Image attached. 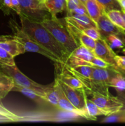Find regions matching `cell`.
<instances>
[{"label":"cell","instance_id":"45","mask_svg":"<svg viewBox=\"0 0 125 126\" xmlns=\"http://www.w3.org/2000/svg\"></svg>","mask_w":125,"mask_h":126},{"label":"cell","instance_id":"36","mask_svg":"<svg viewBox=\"0 0 125 126\" xmlns=\"http://www.w3.org/2000/svg\"><path fill=\"white\" fill-rule=\"evenodd\" d=\"M2 6L4 7H6L7 9H12V2L11 0H2Z\"/></svg>","mask_w":125,"mask_h":126},{"label":"cell","instance_id":"37","mask_svg":"<svg viewBox=\"0 0 125 126\" xmlns=\"http://www.w3.org/2000/svg\"><path fill=\"white\" fill-rule=\"evenodd\" d=\"M0 123H11V121L7 118L0 116Z\"/></svg>","mask_w":125,"mask_h":126},{"label":"cell","instance_id":"12","mask_svg":"<svg viewBox=\"0 0 125 126\" xmlns=\"http://www.w3.org/2000/svg\"><path fill=\"white\" fill-rule=\"evenodd\" d=\"M64 19L81 31L85 28H98L97 23L94 22L88 15L75 14L69 17L67 16Z\"/></svg>","mask_w":125,"mask_h":126},{"label":"cell","instance_id":"16","mask_svg":"<svg viewBox=\"0 0 125 126\" xmlns=\"http://www.w3.org/2000/svg\"><path fill=\"white\" fill-rule=\"evenodd\" d=\"M56 108L60 111H63L75 113V114L79 115L81 118H85V115L83 112L80 110L77 109L75 107H74L70 102V101L66 98V95H64L62 89L61 91L60 100H59V102L58 103L57 107H56Z\"/></svg>","mask_w":125,"mask_h":126},{"label":"cell","instance_id":"28","mask_svg":"<svg viewBox=\"0 0 125 126\" xmlns=\"http://www.w3.org/2000/svg\"><path fill=\"white\" fill-rule=\"evenodd\" d=\"M112 48L116 49H123L125 47V44L122 39L115 34H110L105 38Z\"/></svg>","mask_w":125,"mask_h":126},{"label":"cell","instance_id":"17","mask_svg":"<svg viewBox=\"0 0 125 126\" xmlns=\"http://www.w3.org/2000/svg\"><path fill=\"white\" fill-rule=\"evenodd\" d=\"M56 78L71 87L75 89H85L82 82L75 76L68 72L66 69L63 71H61V73L57 74Z\"/></svg>","mask_w":125,"mask_h":126},{"label":"cell","instance_id":"19","mask_svg":"<svg viewBox=\"0 0 125 126\" xmlns=\"http://www.w3.org/2000/svg\"><path fill=\"white\" fill-rule=\"evenodd\" d=\"M85 115L86 119L88 120L95 121L97 119L96 117L98 116H107V114L88 98L86 101Z\"/></svg>","mask_w":125,"mask_h":126},{"label":"cell","instance_id":"24","mask_svg":"<svg viewBox=\"0 0 125 126\" xmlns=\"http://www.w3.org/2000/svg\"><path fill=\"white\" fill-rule=\"evenodd\" d=\"M101 123H125V113L119 111L107 115L106 117L101 121Z\"/></svg>","mask_w":125,"mask_h":126},{"label":"cell","instance_id":"23","mask_svg":"<svg viewBox=\"0 0 125 126\" xmlns=\"http://www.w3.org/2000/svg\"><path fill=\"white\" fill-rule=\"evenodd\" d=\"M108 18L112 22L114 23L121 29L125 30V23L123 18L121 11L120 10H112L105 13Z\"/></svg>","mask_w":125,"mask_h":126},{"label":"cell","instance_id":"31","mask_svg":"<svg viewBox=\"0 0 125 126\" xmlns=\"http://www.w3.org/2000/svg\"><path fill=\"white\" fill-rule=\"evenodd\" d=\"M67 1V13H70L73 10L77 8L80 5L83 4L79 0H66Z\"/></svg>","mask_w":125,"mask_h":126},{"label":"cell","instance_id":"13","mask_svg":"<svg viewBox=\"0 0 125 126\" xmlns=\"http://www.w3.org/2000/svg\"><path fill=\"white\" fill-rule=\"evenodd\" d=\"M12 91L20 92L22 94L26 96L27 97L31 99L32 100H34L36 103L40 105H45L49 103L47 102L46 100L44 98L45 95L42 94L35 91V90L14 85L13 89H12Z\"/></svg>","mask_w":125,"mask_h":126},{"label":"cell","instance_id":"44","mask_svg":"<svg viewBox=\"0 0 125 126\" xmlns=\"http://www.w3.org/2000/svg\"><path fill=\"white\" fill-rule=\"evenodd\" d=\"M43 1H45V0H43Z\"/></svg>","mask_w":125,"mask_h":126},{"label":"cell","instance_id":"43","mask_svg":"<svg viewBox=\"0 0 125 126\" xmlns=\"http://www.w3.org/2000/svg\"><path fill=\"white\" fill-rule=\"evenodd\" d=\"M123 76H125V75H123Z\"/></svg>","mask_w":125,"mask_h":126},{"label":"cell","instance_id":"14","mask_svg":"<svg viewBox=\"0 0 125 126\" xmlns=\"http://www.w3.org/2000/svg\"><path fill=\"white\" fill-rule=\"evenodd\" d=\"M88 16L97 23L99 17L105 13L104 8L96 0H87L85 4Z\"/></svg>","mask_w":125,"mask_h":126},{"label":"cell","instance_id":"26","mask_svg":"<svg viewBox=\"0 0 125 126\" xmlns=\"http://www.w3.org/2000/svg\"><path fill=\"white\" fill-rule=\"evenodd\" d=\"M78 41H79L80 45L84 46L85 47L88 48L92 52L95 48L96 43V41L88 36V35L85 34L82 32H81L79 37H78Z\"/></svg>","mask_w":125,"mask_h":126},{"label":"cell","instance_id":"29","mask_svg":"<svg viewBox=\"0 0 125 126\" xmlns=\"http://www.w3.org/2000/svg\"><path fill=\"white\" fill-rule=\"evenodd\" d=\"M82 32L95 41L98 40L100 38V34L98 28H85L83 29Z\"/></svg>","mask_w":125,"mask_h":126},{"label":"cell","instance_id":"25","mask_svg":"<svg viewBox=\"0 0 125 126\" xmlns=\"http://www.w3.org/2000/svg\"><path fill=\"white\" fill-rule=\"evenodd\" d=\"M104 8L105 13L112 10L121 11V6L118 0H96Z\"/></svg>","mask_w":125,"mask_h":126},{"label":"cell","instance_id":"6","mask_svg":"<svg viewBox=\"0 0 125 126\" xmlns=\"http://www.w3.org/2000/svg\"><path fill=\"white\" fill-rule=\"evenodd\" d=\"M117 73L113 66L107 68L93 67L91 77V90L87 92H96L103 95H108L109 92V83L112 78Z\"/></svg>","mask_w":125,"mask_h":126},{"label":"cell","instance_id":"41","mask_svg":"<svg viewBox=\"0 0 125 126\" xmlns=\"http://www.w3.org/2000/svg\"><path fill=\"white\" fill-rule=\"evenodd\" d=\"M79 1H80V2H82V3L83 4H84V5H85V2H87V0H79Z\"/></svg>","mask_w":125,"mask_h":126},{"label":"cell","instance_id":"3","mask_svg":"<svg viewBox=\"0 0 125 126\" xmlns=\"http://www.w3.org/2000/svg\"><path fill=\"white\" fill-rule=\"evenodd\" d=\"M8 25L12 30L13 35L23 44L26 51L38 53V54H40L49 58V59L52 60L55 63H61L60 60L53 54L43 48L36 42L32 39L31 37L22 29L21 26L18 24L15 20L13 19V18H10L8 22Z\"/></svg>","mask_w":125,"mask_h":126},{"label":"cell","instance_id":"4","mask_svg":"<svg viewBox=\"0 0 125 126\" xmlns=\"http://www.w3.org/2000/svg\"><path fill=\"white\" fill-rule=\"evenodd\" d=\"M22 16L33 22L42 23L51 18V15L43 0H19Z\"/></svg>","mask_w":125,"mask_h":126},{"label":"cell","instance_id":"21","mask_svg":"<svg viewBox=\"0 0 125 126\" xmlns=\"http://www.w3.org/2000/svg\"><path fill=\"white\" fill-rule=\"evenodd\" d=\"M69 55L75 57H77L78 59L88 62H90L92 60V59L95 57V55H94L91 50L88 49V48H87L83 45L79 46Z\"/></svg>","mask_w":125,"mask_h":126},{"label":"cell","instance_id":"20","mask_svg":"<svg viewBox=\"0 0 125 126\" xmlns=\"http://www.w3.org/2000/svg\"><path fill=\"white\" fill-rule=\"evenodd\" d=\"M45 6L51 15V17H56L60 12L67 10L66 0H45Z\"/></svg>","mask_w":125,"mask_h":126},{"label":"cell","instance_id":"32","mask_svg":"<svg viewBox=\"0 0 125 126\" xmlns=\"http://www.w3.org/2000/svg\"><path fill=\"white\" fill-rule=\"evenodd\" d=\"M78 14V15H88V12H87L86 7L84 4H81L79 6L75 9L74 10L72 11L70 13L67 14V16H71L72 15Z\"/></svg>","mask_w":125,"mask_h":126},{"label":"cell","instance_id":"2","mask_svg":"<svg viewBox=\"0 0 125 126\" xmlns=\"http://www.w3.org/2000/svg\"><path fill=\"white\" fill-rule=\"evenodd\" d=\"M41 23L69 54L80 46L67 28L64 19L63 22L62 19L58 18L57 17H51Z\"/></svg>","mask_w":125,"mask_h":126},{"label":"cell","instance_id":"34","mask_svg":"<svg viewBox=\"0 0 125 126\" xmlns=\"http://www.w3.org/2000/svg\"><path fill=\"white\" fill-rule=\"evenodd\" d=\"M116 97L118 98V99L120 100V101L123 105V107L120 111L125 113V91H121V92H117Z\"/></svg>","mask_w":125,"mask_h":126},{"label":"cell","instance_id":"10","mask_svg":"<svg viewBox=\"0 0 125 126\" xmlns=\"http://www.w3.org/2000/svg\"><path fill=\"white\" fill-rule=\"evenodd\" d=\"M93 52L97 57L102 59L112 66H116L115 61V57L116 54L113 50L105 38H100L96 41L95 48Z\"/></svg>","mask_w":125,"mask_h":126},{"label":"cell","instance_id":"8","mask_svg":"<svg viewBox=\"0 0 125 126\" xmlns=\"http://www.w3.org/2000/svg\"><path fill=\"white\" fill-rule=\"evenodd\" d=\"M55 79L57 80L59 85L61 87L62 91H63L66 98L74 107L83 112L85 115V118L86 119L85 106L86 101L88 98V97H87L85 89L83 88H73V87L67 86V84L62 82L56 78H55Z\"/></svg>","mask_w":125,"mask_h":126},{"label":"cell","instance_id":"39","mask_svg":"<svg viewBox=\"0 0 125 126\" xmlns=\"http://www.w3.org/2000/svg\"><path fill=\"white\" fill-rule=\"evenodd\" d=\"M113 68L115 69L116 71H117L118 72L120 73H121L122 75H125V71H123V70H120V69L119 68H118L117 66H113Z\"/></svg>","mask_w":125,"mask_h":126},{"label":"cell","instance_id":"15","mask_svg":"<svg viewBox=\"0 0 125 126\" xmlns=\"http://www.w3.org/2000/svg\"><path fill=\"white\" fill-rule=\"evenodd\" d=\"M61 91V87L59 85L57 80L55 79L54 83L51 85L49 89L45 92V96L44 98L49 104L56 108L60 100Z\"/></svg>","mask_w":125,"mask_h":126},{"label":"cell","instance_id":"35","mask_svg":"<svg viewBox=\"0 0 125 126\" xmlns=\"http://www.w3.org/2000/svg\"><path fill=\"white\" fill-rule=\"evenodd\" d=\"M12 6V9L15 11L18 15L21 14L20 5L19 0H11Z\"/></svg>","mask_w":125,"mask_h":126},{"label":"cell","instance_id":"30","mask_svg":"<svg viewBox=\"0 0 125 126\" xmlns=\"http://www.w3.org/2000/svg\"><path fill=\"white\" fill-rule=\"evenodd\" d=\"M90 62L91 63L93 67H98V68H107L110 67L112 65H110L109 63L106 62L102 59H100L97 57H94V58L92 59Z\"/></svg>","mask_w":125,"mask_h":126},{"label":"cell","instance_id":"11","mask_svg":"<svg viewBox=\"0 0 125 126\" xmlns=\"http://www.w3.org/2000/svg\"><path fill=\"white\" fill-rule=\"evenodd\" d=\"M0 47L8 52L13 57L26 52L23 44L14 35L0 36Z\"/></svg>","mask_w":125,"mask_h":126},{"label":"cell","instance_id":"42","mask_svg":"<svg viewBox=\"0 0 125 126\" xmlns=\"http://www.w3.org/2000/svg\"><path fill=\"white\" fill-rule=\"evenodd\" d=\"M122 52H123V53H124V54H125V48H123V49Z\"/></svg>","mask_w":125,"mask_h":126},{"label":"cell","instance_id":"18","mask_svg":"<svg viewBox=\"0 0 125 126\" xmlns=\"http://www.w3.org/2000/svg\"><path fill=\"white\" fill-rule=\"evenodd\" d=\"M14 85L13 79L11 76L0 71V100L12 91Z\"/></svg>","mask_w":125,"mask_h":126},{"label":"cell","instance_id":"40","mask_svg":"<svg viewBox=\"0 0 125 126\" xmlns=\"http://www.w3.org/2000/svg\"><path fill=\"white\" fill-rule=\"evenodd\" d=\"M121 14H122L123 18L124 20V23H125V11L124 10H121Z\"/></svg>","mask_w":125,"mask_h":126},{"label":"cell","instance_id":"7","mask_svg":"<svg viewBox=\"0 0 125 126\" xmlns=\"http://www.w3.org/2000/svg\"><path fill=\"white\" fill-rule=\"evenodd\" d=\"M87 95H90L89 99L93 101L98 107L109 114L121 110L123 105L117 97L112 95L111 94L103 95L96 92H89Z\"/></svg>","mask_w":125,"mask_h":126},{"label":"cell","instance_id":"22","mask_svg":"<svg viewBox=\"0 0 125 126\" xmlns=\"http://www.w3.org/2000/svg\"><path fill=\"white\" fill-rule=\"evenodd\" d=\"M109 87H113L116 92L125 91V77L120 73L118 72L113 76L109 83Z\"/></svg>","mask_w":125,"mask_h":126},{"label":"cell","instance_id":"5","mask_svg":"<svg viewBox=\"0 0 125 126\" xmlns=\"http://www.w3.org/2000/svg\"><path fill=\"white\" fill-rule=\"evenodd\" d=\"M0 71L11 76L13 80L14 84L15 86L20 87H26L35 90L40 93L42 94L45 96V92L49 89L51 85L44 86L40 84L35 81H33L18 68L17 65H0Z\"/></svg>","mask_w":125,"mask_h":126},{"label":"cell","instance_id":"1","mask_svg":"<svg viewBox=\"0 0 125 126\" xmlns=\"http://www.w3.org/2000/svg\"><path fill=\"white\" fill-rule=\"evenodd\" d=\"M19 17L21 28L32 39L53 54L61 64L66 63L69 54L41 23L31 21L22 16Z\"/></svg>","mask_w":125,"mask_h":126},{"label":"cell","instance_id":"33","mask_svg":"<svg viewBox=\"0 0 125 126\" xmlns=\"http://www.w3.org/2000/svg\"><path fill=\"white\" fill-rule=\"evenodd\" d=\"M115 61L118 68L125 71V56L116 55L115 57Z\"/></svg>","mask_w":125,"mask_h":126},{"label":"cell","instance_id":"27","mask_svg":"<svg viewBox=\"0 0 125 126\" xmlns=\"http://www.w3.org/2000/svg\"><path fill=\"white\" fill-rule=\"evenodd\" d=\"M0 65H15L14 57L5 49L0 47Z\"/></svg>","mask_w":125,"mask_h":126},{"label":"cell","instance_id":"9","mask_svg":"<svg viewBox=\"0 0 125 126\" xmlns=\"http://www.w3.org/2000/svg\"><path fill=\"white\" fill-rule=\"evenodd\" d=\"M97 26L100 38H105L110 34H115L120 37L125 44V30L121 29L110 21L105 13L103 14L97 22Z\"/></svg>","mask_w":125,"mask_h":126},{"label":"cell","instance_id":"38","mask_svg":"<svg viewBox=\"0 0 125 126\" xmlns=\"http://www.w3.org/2000/svg\"><path fill=\"white\" fill-rule=\"evenodd\" d=\"M121 6L122 10L125 11V0H118Z\"/></svg>","mask_w":125,"mask_h":126}]
</instances>
